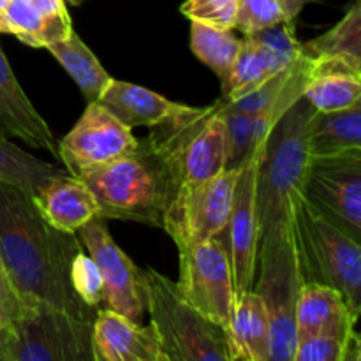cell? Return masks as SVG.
Segmentation results:
<instances>
[{"instance_id":"cell-1","label":"cell","mask_w":361,"mask_h":361,"mask_svg":"<svg viewBox=\"0 0 361 361\" xmlns=\"http://www.w3.org/2000/svg\"><path fill=\"white\" fill-rule=\"evenodd\" d=\"M81 250L76 233L48 224L34 196L0 182V263L25 307H46L76 326H94L97 310L71 284V264Z\"/></svg>"},{"instance_id":"cell-2","label":"cell","mask_w":361,"mask_h":361,"mask_svg":"<svg viewBox=\"0 0 361 361\" xmlns=\"http://www.w3.org/2000/svg\"><path fill=\"white\" fill-rule=\"evenodd\" d=\"M214 104L190 108L152 127L129 154L78 175L99 204V217L162 228L166 212L182 187V152L207 122Z\"/></svg>"},{"instance_id":"cell-3","label":"cell","mask_w":361,"mask_h":361,"mask_svg":"<svg viewBox=\"0 0 361 361\" xmlns=\"http://www.w3.org/2000/svg\"><path fill=\"white\" fill-rule=\"evenodd\" d=\"M314 108L300 97L271 129L257 169L259 243L293 231L310 166V120Z\"/></svg>"},{"instance_id":"cell-4","label":"cell","mask_w":361,"mask_h":361,"mask_svg":"<svg viewBox=\"0 0 361 361\" xmlns=\"http://www.w3.org/2000/svg\"><path fill=\"white\" fill-rule=\"evenodd\" d=\"M296 254L303 282L337 289L349 309L361 312V243L328 222L305 200L298 203L293 219Z\"/></svg>"},{"instance_id":"cell-5","label":"cell","mask_w":361,"mask_h":361,"mask_svg":"<svg viewBox=\"0 0 361 361\" xmlns=\"http://www.w3.org/2000/svg\"><path fill=\"white\" fill-rule=\"evenodd\" d=\"M147 310L168 361H235L224 328L190 309L176 284L155 270H143Z\"/></svg>"},{"instance_id":"cell-6","label":"cell","mask_w":361,"mask_h":361,"mask_svg":"<svg viewBox=\"0 0 361 361\" xmlns=\"http://www.w3.org/2000/svg\"><path fill=\"white\" fill-rule=\"evenodd\" d=\"M259 279L254 291L268 312V361H293L296 344V298L303 282L296 254L295 233L264 240L257 249Z\"/></svg>"},{"instance_id":"cell-7","label":"cell","mask_w":361,"mask_h":361,"mask_svg":"<svg viewBox=\"0 0 361 361\" xmlns=\"http://www.w3.org/2000/svg\"><path fill=\"white\" fill-rule=\"evenodd\" d=\"M178 256L180 277L175 284L183 302L212 323L228 326L235 291L224 233L178 249Z\"/></svg>"},{"instance_id":"cell-8","label":"cell","mask_w":361,"mask_h":361,"mask_svg":"<svg viewBox=\"0 0 361 361\" xmlns=\"http://www.w3.org/2000/svg\"><path fill=\"white\" fill-rule=\"evenodd\" d=\"M240 169H224L214 178L178 190L166 212V229L176 249L203 243L228 228Z\"/></svg>"},{"instance_id":"cell-9","label":"cell","mask_w":361,"mask_h":361,"mask_svg":"<svg viewBox=\"0 0 361 361\" xmlns=\"http://www.w3.org/2000/svg\"><path fill=\"white\" fill-rule=\"evenodd\" d=\"M76 235L101 271L104 309L141 324L147 310L143 270L113 242L106 221L99 215L78 229Z\"/></svg>"},{"instance_id":"cell-10","label":"cell","mask_w":361,"mask_h":361,"mask_svg":"<svg viewBox=\"0 0 361 361\" xmlns=\"http://www.w3.org/2000/svg\"><path fill=\"white\" fill-rule=\"evenodd\" d=\"M303 200L349 238L361 243V155L310 157Z\"/></svg>"},{"instance_id":"cell-11","label":"cell","mask_w":361,"mask_h":361,"mask_svg":"<svg viewBox=\"0 0 361 361\" xmlns=\"http://www.w3.org/2000/svg\"><path fill=\"white\" fill-rule=\"evenodd\" d=\"M9 331L13 361H94L92 328L46 307H27Z\"/></svg>"},{"instance_id":"cell-12","label":"cell","mask_w":361,"mask_h":361,"mask_svg":"<svg viewBox=\"0 0 361 361\" xmlns=\"http://www.w3.org/2000/svg\"><path fill=\"white\" fill-rule=\"evenodd\" d=\"M136 147L137 140L130 127L99 102H88L76 126L60 140L59 159L69 175L78 176L85 169L115 161Z\"/></svg>"},{"instance_id":"cell-13","label":"cell","mask_w":361,"mask_h":361,"mask_svg":"<svg viewBox=\"0 0 361 361\" xmlns=\"http://www.w3.org/2000/svg\"><path fill=\"white\" fill-rule=\"evenodd\" d=\"M261 155L263 154H252V157L240 169L231 215L224 231L235 298L242 296L243 293L252 291L256 281L257 249H259L256 189Z\"/></svg>"},{"instance_id":"cell-14","label":"cell","mask_w":361,"mask_h":361,"mask_svg":"<svg viewBox=\"0 0 361 361\" xmlns=\"http://www.w3.org/2000/svg\"><path fill=\"white\" fill-rule=\"evenodd\" d=\"M92 353L94 361H168L152 324H136L108 309L95 314Z\"/></svg>"},{"instance_id":"cell-15","label":"cell","mask_w":361,"mask_h":361,"mask_svg":"<svg viewBox=\"0 0 361 361\" xmlns=\"http://www.w3.org/2000/svg\"><path fill=\"white\" fill-rule=\"evenodd\" d=\"M0 134L16 137L35 150H46L59 157V143L51 127L39 115L27 97L13 67L0 46Z\"/></svg>"},{"instance_id":"cell-16","label":"cell","mask_w":361,"mask_h":361,"mask_svg":"<svg viewBox=\"0 0 361 361\" xmlns=\"http://www.w3.org/2000/svg\"><path fill=\"white\" fill-rule=\"evenodd\" d=\"M358 316L330 286L305 282L296 298V337H330L344 342L356 330Z\"/></svg>"},{"instance_id":"cell-17","label":"cell","mask_w":361,"mask_h":361,"mask_svg":"<svg viewBox=\"0 0 361 361\" xmlns=\"http://www.w3.org/2000/svg\"><path fill=\"white\" fill-rule=\"evenodd\" d=\"M34 200L48 224L63 233H78L99 215V204L92 190L69 173L53 180Z\"/></svg>"},{"instance_id":"cell-18","label":"cell","mask_w":361,"mask_h":361,"mask_svg":"<svg viewBox=\"0 0 361 361\" xmlns=\"http://www.w3.org/2000/svg\"><path fill=\"white\" fill-rule=\"evenodd\" d=\"M97 102L130 129L155 127L187 109V106L176 104L157 92L120 80H111Z\"/></svg>"},{"instance_id":"cell-19","label":"cell","mask_w":361,"mask_h":361,"mask_svg":"<svg viewBox=\"0 0 361 361\" xmlns=\"http://www.w3.org/2000/svg\"><path fill=\"white\" fill-rule=\"evenodd\" d=\"M224 331L233 360L268 361V312L264 300L254 289L235 298Z\"/></svg>"},{"instance_id":"cell-20","label":"cell","mask_w":361,"mask_h":361,"mask_svg":"<svg viewBox=\"0 0 361 361\" xmlns=\"http://www.w3.org/2000/svg\"><path fill=\"white\" fill-rule=\"evenodd\" d=\"M226 169V129L217 102L207 122L189 137L182 152V187L214 178Z\"/></svg>"},{"instance_id":"cell-21","label":"cell","mask_w":361,"mask_h":361,"mask_svg":"<svg viewBox=\"0 0 361 361\" xmlns=\"http://www.w3.org/2000/svg\"><path fill=\"white\" fill-rule=\"evenodd\" d=\"M348 155H361V104L342 111H314L310 120V157Z\"/></svg>"},{"instance_id":"cell-22","label":"cell","mask_w":361,"mask_h":361,"mask_svg":"<svg viewBox=\"0 0 361 361\" xmlns=\"http://www.w3.org/2000/svg\"><path fill=\"white\" fill-rule=\"evenodd\" d=\"M303 97L317 113L342 111L361 104V73L341 63L312 60V78Z\"/></svg>"},{"instance_id":"cell-23","label":"cell","mask_w":361,"mask_h":361,"mask_svg":"<svg viewBox=\"0 0 361 361\" xmlns=\"http://www.w3.org/2000/svg\"><path fill=\"white\" fill-rule=\"evenodd\" d=\"M289 66L291 63L275 55L267 46L257 42L250 35H245L242 39V46H240V51L236 55L231 71L221 81V99L222 101H235V99L243 97L254 88L263 85L267 80H270L271 76L288 69Z\"/></svg>"},{"instance_id":"cell-24","label":"cell","mask_w":361,"mask_h":361,"mask_svg":"<svg viewBox=\"0 0 361 361\" xmlns=\"http://www.w3.org/2000/svg\"><path fill=\"white\" fill-rule=\"evenodd\" d=\"M302 53L316 62L341 63L361 73V0H353L330 30L302 44Z\"/></svg>"},{"instance_id":"cell-25","label":"cell","mask_w":361,"mask_h":361,"mask_svg":"<svg viewBox=\"0 0 361 361\" xmlns=\"http://www.w3.org/2000/svg\"><path fill=\"white\" fill-rule=\"evenodd\" d=\"M46 49L59 60L60 66L73 78L87 104L97 102L113 78L101 66L94 51L81 41L80 35L73 30L69 37L51 42L46 46Z\"/></svg>"},{"instance_id":"cell-26","label":"cell","mask_w":361,"mask_h":361,"mask_svg":"<svg viewBox=\"0 0 361 361\" xmlns=\"http://www.w3.org/2000/svg\"><path fill=\"white\" fill-rule=\"evenodd\" d=\"M66 173V169L23 152L9 137L0 134V182L11 183L35 197L46 185Z\"/></svg>"},{"instance_id":"cell-27","label":"cell","mask_w":361,"mask_h":361,"mask_svg":"<svg viewBox=\"0 0 361 361\" xmlns=\"http://www.w3.org/2000/svg\"><path fill=\"white\" fill-rule=\"evenodd\" d=\"M240 46L242 39L233 34V28H215L200 21H190V49L221 81L231 71Z\"/></svg>"},{"instance_id":"cell-28","label":"cell","mask_w":361,"mask_h":361,"mask_svg":"<svg viewBox=\"0 0 361 361\" xmlns=\"http://www.w3.org/2000/svg\"><path fill=\"white\" fill-rule=\"evenodd\" d=\"M305 6V0H238L235 28L243 35L293 21Z\"/></svg>"},{"instance_id":"cell-29","label":"cell","mask_w":361,"mask_h":361,"mask_svg":"<svg viewBox=\"0 0 361 361\" xmlns=\"http://www.w3.org/2000/svg\"><path fill=\"white\" fill-rule=\"evenodd\" d=\"M219 113L226 129V169H242L254 154V116L221 108Z\"/></svg>"},{"instance_id":"cell-30","label":"cell","mask_w":361,"mask_h":361,"mask_svg":"<svg viewBox=\"0 0 361 361\" xmlns=\"http://www.w3.org/2000/svg\"><path fill=\"white\" fill-rule=\"evenodd\" d=\"M42 27L44 21L30 0H11L0 11V34L14 35L32 48H41Z\"/></svg>"},{"instance_id":"cell-31","label":"cell","mask_w":361,"mask_h":361,"mask_svg":"<svg viewBox=\"0 0 361 361\" xmlns=\"http://www.w3.org/2000/svg\"><path fill=\"white\" fill-rule=\"evenodd\" d=\"M71 284L85 305L97 310L102 303V277L87 250H81L71 264Z\"/></svg>"},{"instance_id":"cell-32","label":"cell","mask_w":361,"mask_h":361,"mask_svg":"<svg viewBox=\"0 0 361 361\" xmlns=\"http://www.w3.org/2000/svg\"><path fill=\"white\" fill-rule=\"evenodd\" d=\"M180 11L190 21L215 28H235L238 0H185Z\"/></svg>"},{"instance_id":"cell-33","label":"cell","mask_w":361,"mask_h":361,"mask_svg":"<svg viewBox=\"0 0 361 361\" xmlns=\"http://www.w3.org/2000/svg\"><path fill=\"white\" fill-rule=\"evenodd\" d=\"M37 13L41 14L44 27L41 35V48L62 39L69 37L73 32L69 13L66 9V0H30Z\"/></svg>"},{"instance_id":"cell-34","label":"cell","mask_w":361,"mask_h":361,"mask_svg":"<svg viewBox=\"0 0 361 361\" xmlns=\"http://www.w3.org/2000/svg\"><path fill=\"white\" fill-rule=\"evenodd\" d=\"M249 35L267 46L268 49H271L275 55H279L288 63L296 62L302 56V42L296 39L293 21L274 25V27L263 28V30H257Z\"/></svg>"},{"instance_id":"cell-35","label":"cell","mask_w":361,"mask_h":361,"mask_svg":"<svg viewBox=\"0 0 361 361\" xmlns=\"http://www.w3.org/2000/svg\"><path fill=\"white\" fill-rule=\"evenodd\" d=\"M344 342L330 337H314L296 344L293 361H341Z\"/></svg>"},{"instance_id":"cell-36","label":"cell","mask_w":361,"mask_h":361,"mask_svg":"<svg viewBox=\"0 0 361 361\" xmlns=\"http://www.w3.org/2000/svg\"><path fill=\"white\" fill-rule=\"evenodd\" d=\"M27 307L18 300L0 263V328H11Z\"/></svg>"},{"instance_id":"cell-37","label":"cell","mask_w":361,"mask_h":361,"mask_svg":"<svg viewBox=\"0 0 361 361\" xmlns=\"http://www.w3.org/2000/svg\"><path fill=\"white\" fill-rule=\"evenodd\" d=\"M341 361H361V341L356 330L344 341Z\"/></svg>"},{"instance_id":"cell-38","label":"cell","mask_w":361,"mask_h":361,"mask_svg":"<svg viewBox=\"0 0 361 361\" xmlns=\"http://www.w3.org/2000/svg\"><path fill=\"white\" fill-rule=\"evenodd\" d=\"M0 361H13L9 328H0Z\"/></svg>"},{"instance_id":"cell-39","label":"cell","mask_w":361,"mask_h":361,"mask_svg":"<svg viewBox=\"0 0 361 361\" xmlns=\"http://www.w3.org/2000/svg\"><path fill=\"white\" fill-rule=\"evenodd\" d=\"M11 2V0H0V11H2V9H6V7H7V4H9Z\"/></svg>"},{"instance_id":"cell-40","label":"cell","mask_w":361,"mask_h":361,"mask_svg":"<svg viewBox=\"0 0 361 361\" xmlns=\"http://www.w3.org/2000/svg\"><path fill=\"white\" fill-rule=\"evenodd\" d=\"M67 2H71V4H80L81 0H67Z\"/></svg>"}]
</instances>
